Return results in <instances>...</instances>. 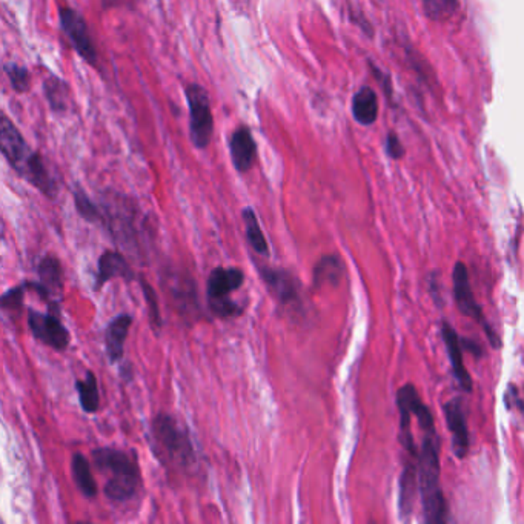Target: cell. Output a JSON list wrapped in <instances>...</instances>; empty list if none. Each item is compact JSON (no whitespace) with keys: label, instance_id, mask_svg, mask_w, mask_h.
Returning a JSON list of instances; mask_svg holds the SVG:
<instances>
[{"label":"cell","instance_id":"cell-1","mask_svg":"<svg viewBox=\"0 0 524 524\" xmlns=\"http://www.w3.org/2000/svg\"><path fill=\"white\" fill-rule=\"evenodd\" d=\"M0 151L16 173L39 189L43 195L48 198L57 195L59 188L56 180L45 166L40 154L30 148L23 135L5 114L0 125Z\"/></svg>","mask_w":524,"mask_h":524},{"label":"cell","instance_id":"cell-2","mask_svg":"<svg viewBox=\"0 0 524 524\" xmlns=\"http://www.w3.org/2000/svg\"><path fill=\"white\" fill-rule=\"evenodd\" d=\"M421 448L417 452L418 489L423 515L428 523L448 521V503L440 484V440L435 426L424 428Z\"/></svg>","mask_w":524,"mask_h":524},{"label":"cell","instance_id":"cell-3","mask_svg":"<svg viewBox=\"0 0 524 524\" xmlns=\"http://www.w3.org/2000/svg\"><path fill=\"white\" fill-rule=\"evenodd\" d=\"M93 458L98 471L110 474L103 489L106 499L115 503L131 500L140 486L135 458L115 448H98L93 450Z\"/></svg>","mask_w":524,"mask_h":524},{"label":"cell","instance_id":"cell-4","mask_svg":"<svg viewBox=\"0 0 524 524\" xmlns=\"http://www.w3.org/2000/svg\"><path fill=\"white\" fill-rule=\"evenodd\" d=\"M245 283V274L239 268H215L211 270L206 283L207 304L211 312L219 319L240 317L245 311L243 306L231 300V294Z\"/></svg>","mask_w":524,"mask_h":524},{"label":"cell","instance_id":"cell-5","mask_svg":"<svg viewBox=\"0 0 524 524\" xmlns=\"http://www.w3.org/2000/svg\"><path fill=\"white\" fill-rule=\"evenodd\" d=\"M152 435L169 462L178 466H189L195 462L193 441L186 429L174 417L159 414L152 421Z\"/></svg>","mask_w":524,"mask_h":524},{"label":"cell","instance_id":"cell-6","mask_svg":"<svg viewBox=\"0 0 524 524\" xmlns=\"http://www.w3.org/2000/svg\"><path fill=\"white\" fill-rule=\"evenodd\" d=\"M102 223L119 243H135L137 229V206L125 195L110 193L103 200Z\"/></svg>","mask_w":524,"mask_h":524},{"label":"cell","instance_id":"cell-7","mask_svg":"<svg viewBox=\"0 0 524 524\" xmlns=\"http://www.w3.org/2000/svg\"><path fill=\"white\" fill-rule=\"evenodd\" d=\"M185 96L189 106V134L194 147L198 149L207 148L214 132V119L211 113V102L206 89L197 84L188 85Z\"/></svg>","mask_w":524,"mask_h":524},{"label":"cell","instance_id":"cell-8","mask_svg":"<svg viewBox=\"0 0 524 524\" xmlns=\"http://www.w3.org/2000/svg\"><path fill=\"white\" fill-rule=\"evenodd\" d=\"M59 21L62 31L65 33L68 40L72 45V48L76 50V52L86 63L96 67L97 50L82 14L65 4H59Z\"/></svg>","mask_w":524,"mask_h":524},{"label":"cell","instance_id":"cell-9","mask_svg":"<svg viewBox=\"0 0 524 524\" xmlns=\"http://www.w3.org/2000/svg\"><path fill=\"white\" fill-rule=\"evenodd\" d=\"M28 326L34 338L42 341L43 345L59 352H63L69 346V332L60 321L57 312L28 309Z\"/></svg>","mask_w":524,"mask_h":524},{"label":"cell","instance_id":"cell-10","mask_svg":"<svg viewBox=\"0 0 524 524\" xmlns=\"http://www.w3.org/2000/svg\"><path fill=\"white\" fill-rule=\"evenodd\" d=\"M257 269L266 283L269 292L277 298L280 304L292 308L294 311L302 308L300 285L289 270L270 266H257Z\"/></svg>","mask_w":524,"mask_h":524},{"label":"cell","instance_id":"cell-11","mask_svg":"<svg viewBox=\"0 0 524 524\" xmlns=\"http://www.w3.org/2000/svg\"><path fill=\"white\" fill-rule=\"evenodd\" d=\"M454 295H455V302H457L458 309L462 311L465 315H467V317H471L475 321L480 323L483 329L487 331V334H489L491 341L495 345L496 337H495V334L492 332V329L489 328V324H487V321L484 319L482 306L478 304V302L475 300L471 282H469L467 268H466L465 263H462V261H458V263L454 268Z\"/></svg>","mask_w":524,"mask_h":524},{"label":"cell","instance_id":"cell-12","mask_svg":"<svg viewBox=\"0 0 524 524\" xmlns=\"http://www.w3.org/2000/svg\"><path fill=\"white\" fill-rule=\"evenodd\" d=\"M39 283L43 289L42 300L48 302L50 311L60 312L59 304L54 300V295H59L63 287V270L60 261L54 256H45L38 266Z\"/></svg>","mask_w":524,"mask_h":524},{"label":"cell","instance_id":"cell-13","mask_svg":"<svg viewBox=\"0 0 524 524\" xmlns=\"http://www.w3.org/2000/svg\"><path fill=\"white\" fill-rule=\"evenodd\" d=\"M97 265L98 270L94 283V291H98L106 282H110L113 278H123L126 282H132L135 278V273L128 263V260L117 251H105L101 258H98Z\"/></svg>","mask_w":524,"mask_h":524},{"label":"cell","instance_id":"cell-14","mask_svg":"<svg viewBox=\"0 0 524 524\" xmlns=\"http://www.w3.org/2000/svg\"><path fill=\"white\" fill-rule=\"evenodd\" d=\"M229 151L232 164L239 173H246L252 168L257 157V144L246 126H240L229 139Z\"/></svg>","mask_w":524,"mask_h":524},{"label":"cell","instance_id":"cell-15","mask_svg":"<svg viewBox=\"0 0 524 524\" xmlns=\"http://www.w3.org/2000/svg\"><path fill=\"white\" fill-rule=\"evenodd\" d=\"M445 417L448 421V428L450 433H452V445L455 449V455L458 458H465L469 450V431L462 401L458 399L448 401L445 404Z\"/></svg>","mask_w":524,"mask_h":524},{"label":"cell","instance_id":"cell-16","mask_svg":"<svg viewBox=\"0 0 524 524\" xmlns=\"http://www.w3.org/2000/svg\"><path fill=\"white\" fill-rule=\"evenodd\" d=\"M443 340L448 348V354L450 358V365H452V370L457 377L460 386L463 387L466 392H471L472 389V380L469 377V372L465 368V360H463V340L458 337L455 329L450 326L448 321L443 323L441 328Z\"/></svg>","mask_w":524,"mask_h":524},{"label":"cell","instance_id":"cell-17","mask_svg":"<svg viewBox=\"0 0 524 524\" xmlns=\"http://www.w3.org/2000/svg\"><path fill=\"white\" fill-rule=\"evenodd\" d=\"M131 324H132V315L119 314L106 326L105 348H106V355L108 358H110L111 363H117V361H120L123 358L125 341H126V337H128Z\"/></svg>","mask_w":524,"mask_h":524},{"label":"cell","instance_id":"cell-18","mask_svg":"<svg viewBox=\"0 0 524 524\" xmlns=\"http://www.w3.org/2000/svg\"><path fill=\"white\" fill-rule=\"evenodd\" d=\"M352 114L361 125H372L378 115V101L370 88H361L352 101Z\"/></svg>","mask_w":524,"mask_h":524},{"label":"cell","instance_id":"cell-19","mask_svg":"<svg viewBox=\"0 0 524 524\" xmlns=\"http://www.w3.org/2000/svg\"><path fill=\"white\" fill-rule=\"evenodd\" d=\"M71 469H72V478H74L79 491L82 492L85 496H88V499H93V496H96L98 492V487L93 477L91 466H89L86 457L79 452L72 455Z\"/></svg>","mask_w":524,"mask_h":524},{"label":"cell","instance_id":"cell-20","mask_svg":"<svg viewBox=\"0 0 524 524\" xmlns=\"http://www.w3.org/2000/svg\"><path fill=\"white\" fill-rule=\"evenodd\" d=\"M343 263L340 257L329 254L323 256L320 261L314 268V285L320 287L324 285H338V282L343 277Z\"/></svg>","mask_w":524,"mask_h":524},{"label":"cell","instance_id":"cell-21","mask_svg":"<svg viewBox=\"0 0 524 524\" xmlns=\"http://www.w3.org/2000/svg\"><path fill=\"white\" fill-rule=\"evenodd\" d=\"M76 389L79 394V401L86 414H96L101 408V395H98V386L96 375L88 370L85 380L76 382Z\"/></svg>","mask_w":524,"mask_h":524},{"label":"cell","instance_id":"cell-22","mask_svg":"<svg viewBox=\"0 0 524 524\" xmlns=\"http://www.w3.org/2000/svg\"><path fill=\"white\" fill-rule=\"evenodd\" d=\"M43 91L45 96H47V101L51 106L52 111L56 113H63L68 110L69 106V88L65 82H62L60 79L50 76L47 77L43 84Z\"/></svg>","mask_w":524,"mask_h":524},{"label":"cell","instance_id":"cell-23","mask_svg":"<svg viewBox=\"0 0 524 524\" xmlns=\"http://www.w3.org/2000/svg\"><path fill=\"white\" fill-rule=\"evenodd\" d=\"M243 220H245L246 224V237L251 248L260 256H268L269 254L268 241L263 236V232H261L257 215L252 207H245V210H243Z\"/></svg>","mask_w":524,"mask_h":524},{"label":"cell","instance_id":"cell-24","mask_svg":"<svg viewBox=\"0 0 524 524\" xmlns=\"http://www.w3.org/2000/svg\"><path fill=\"white\" fill-rule=\"evenodd\" d=\"M140 286H142V292L144 297V302H147V308H148V315H149V321L151 326L154 329L156 334L161 329V317H160V308H159V297L147 280L140 278Z\"/></svg>","mask_w":524,"mask_h":524},{"label":"cell","instance_id":"cell-25","mask_svg":"<svg viewBox=\"0 0 524 524\" xmlns=\"http://www.w3.org/2000/svg\"><path fill=\"white\" fill-rule=\"evenodd\" d=\"M74 203H76V210L82 219H85L89 223L102 222L101 207H98L84 191H80V189L74 193Z\"/></svg>","mask_w":524,"mask_h":524},{"label":"cell","instance_id":"cell-26","mask_svg":"<svg viewBox=\"0 0 524 524\" xmlns=\"http://www.w3.org/2000/svg\"><path fill=\"white\" fill-rule=\"evenodd\" d=\"M5 72L17 93L28 91L30 74H28V71H26V68L16 65V63H8V65H5Z\"/></svg>","mask_w":524,"mask_h":524},{"label":"cell","instance_id":"cell-27","mask_svg":"<svg viewBox=\"0 0 524 524\" xmlns=\"http://www.w3.org/2000/svg\"><path fill=\"white\" fill-rule=\"evenodd\" d=\"M457 0H424V10L433 19H443L454 13Z\"/></svg>","mask_w":524,"mask_h":524},{"label":"cell","instance_id":"cell-28","mask_svg":"<svg viewBox=\"0 0 524 524\" xmlns=\"http://www.w3.org/2000/svg\"><path fill=\"white\" fill-rule=\"evenodd\" d=\"M26 289H28V286H26V283H22L19 286L16 287H11L10 291H6L2 298H0V304H2L4 309H17L21 308L22 306V300H23V294L26 292Z\"/></svg>","mask_w":524,"mask_h":524},{"label":"cell","instance_id":"cell-29","mask_svg":"<svg viewBox=\"0 0 524 524\" xmlns=\"http://www.w3.org/2000/svg\"><path fill=\"white\" fill-rule=\"evenodd\" d=\"M387 149H389V152H391V154L394 156V157H400V154H401V147H400V143L399 142H397L394 137H391L389 139V143H387Z\"/></svg>","mask_w":524,"mask_h":524}]
</instances>
